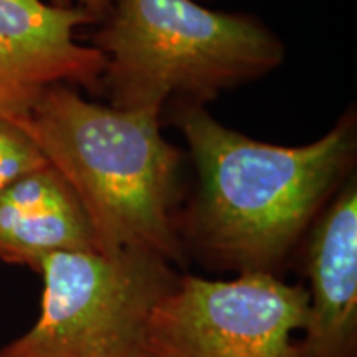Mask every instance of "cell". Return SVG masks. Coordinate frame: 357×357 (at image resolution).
<instances>
[{
    "label": "cell",
    "mask_w": 357,
    "mask_h": 357,
    "mask_svg": "<svg viewBox=\"0 0 357 357\" xmlns=\"http://www.w3.org/2000/svg\"><path fill=\"white\" fill-rule=\"evenodd\" d=\"M159 114L96 105L58 84L19 124L77 194L105 255L141 248L182 260L172 220L181 154Z\"/></svg>",
    "instance_id": "7a4b0ae2"
},
{
    "label": "cell",
    "mask_w": 357,
    "mask_h": 357,
    "mask_svg": "<svg viewBox=\"0 0 357 357\" xmlns=\"http://www.w3.org/2000/svg\"><path fill=\"white\" fill-rule=\"evenodd\" d=\"M52 3L61 7H71V0H53ZM78 7L95 17L96 22H101L111 8V0H78Z\"/></svg>",
    "instance_id": "30bf717a"
},
{
    "label": "cell",
    "mask_w": 357,
    "mask_h": 357,
    "mask_svg": "<svg viewBox=\"0 0 357 357\" xmlns=\"http://www.w3.org/2000/svg\"><path fill=\"white\" fill-rule=\"evenodd\" d=\"M95 35L113 108L158 111L171 96L200 105L276 68L283 45L248 15L194 0H111Z\"/></svg>",
    "instance_id": "3957f363"
},
{
    "label": "cell",
    "mask_w": 357,
    "mask_h": 357,
    "mask_svg": "<svg viewBox=\"0 0 357 357\" xmlns=\"http://www.w3.org/2000/svg\"><path fill=\"white\" fill-rule=\"evenodd\" d=\"M82 7L45 0H0V118L20 124L58 84H102L106 58L77 42V29L95 24Z\"/></svg>",
    "instance_id": "8992f818"
},
{
    "label": "cell",
    "mask_w": 357,
    "mask_h": 357,
    "mask_svg": "<svg viewBox=\"0 0 357 357\" xmlns=\"http://www.w3.org/2000/svg\"><path fill=\"white\" fill-rule=\"evenodd\" d=\"M58 252H98L82 202L52 166L0 190V260L38 271Z\"/></svg>",
    "instance_id": "ba28073f"
},
{
    "label": "cell",
    "mask_w": 357,
    "mask_h": 357,
    "mask_svg": "<svg viewBox=\"0 0 357 357\" xmlns=\"http://www.w3.org/2000/svg\"><path fill=\"white\" fill-rule=\"evenodd\" d=\"M177 126L199 172L192 238L208 258L240 273L278 270L319 217L356 153L351 118L300 147L250 139L200 105L184 102Z\"/></svg>",
    "instance_id": "6da1fadb"
},
{
    "label": "cell",
    "mask_w": 357,
    "mask_h": 357,
    "mask_svg": "<svg viewBox=\"0 0 357 357\" xmlns=\"http://www.w3.org/2000/svg\"><path fill=\"white\" fill-rule=\"evenodd\" d=\"M307 289L275 273L178 276L151 312L142 357H301Z\"/></svg>",
    "instance_id": "5b68a950"
},
{
    "label": "cell",
    "mask_w": 357,
    "mask_h": 357,
    "mask_svg": "<svg viewBox=\"0 0 357 357\" xmlns=\"http://www.w3.org/2000/svg\"><path fill=\"white\" fill-rule=\"evenodd\" d=\"M307 321L301 357H356L357 189L347 182L319 213L307 248Z\"/></svg>",
    "instance_id": "52a82bcc"
},
{
    "label": "cell",
    "mask_w": 357,
    "mask_h": 357,
    "mask_svg": "<svg viewBox=\"0 0 357 357\" xmlns=\"http://www.w3.org/2000/svg\"><path fill=\"white\" fill-rule=\"evenodd\" d=\"M37 323L0 357H142L151 312L178 278L151 250L58 252L43 258Z\"/></svg>",
    "instance_id": "277c9868"
},
{
    "label": "cell",
    "mask_w": 357,
    "mask_h": 357,
    "mask_svg": "<svg viewBox=\"0 0 357 357\" xmlns=\"http://www.w3.org/2000/svg\"><path fill=\"white\" fill-rule=\"evenodd\" d=\"M47 166V158L25 129L0 118V190Z\"/></svg>",
    "instance_id": "9c48e42d"
}]
</instances>
